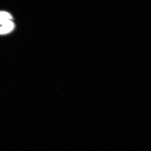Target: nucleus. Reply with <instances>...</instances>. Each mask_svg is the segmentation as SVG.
Masks as SVG:
<instances>
[{"instance_id":"f257e3e1","label":"nucleus","mask_w":151,"mask_h":151,"mask_svg":"<svg viewBox=\"0 0 151 151\" xmlns=\"http://www.w3.org/2000/svg\"><path fill=\"white\" fill-rule=\"evenodd\" d=\"M14 23L11 20L8 21L0 27V35L8 33L14 29Z\"/></svg>"},{"instance_id":"f03ea898","label":"nucleus","mask_w":151,"mask_h":151,"mask_svg":"<svg viewBox=\"0 0 151 151\" xmlns=\"http://www.w3.org/2000/svg\"><path fill=\"white\" fill-rule=\"evenodd\" d=\"M0 18L8 20L12 19V17L10 14L5 12H0Z\"/></svg>"},{"instance_id":"7ed1b4c3","label":"nucleus","mask_w":151,"mask_h":151,"mask_svg":"<svg viewBox=\"0 0 151 151\" xmlns=\"http://www.w3.org/2000/svg\"><path fill=\"white\" fill-rule=\"evenodd\" d=\"M8 21H9L8 20L5 19L0 18V24L2 25V26L4 24Z\"/></svg>"}]
</instances>
